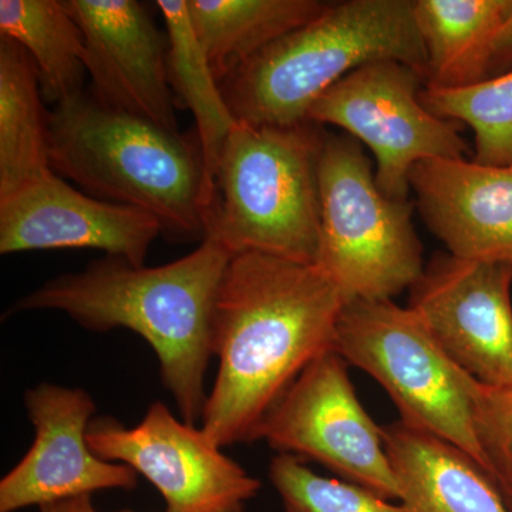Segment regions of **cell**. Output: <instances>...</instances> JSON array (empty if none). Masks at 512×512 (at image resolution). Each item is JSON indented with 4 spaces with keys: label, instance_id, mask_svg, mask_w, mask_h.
Here are the masks:
<instances>
[{
    "label": "cell",
    "instance_id": "1",
    "mask_svg": "<svg viewBox=\"0 0 512 512\" xmlns=\"http://www.w3.org/2000/svg\"><path fill=\"white\" fill-rule=\"evenodd\" d=\"M342 296L315 265L234 255L212 313L218 357L201 429L220 447L258 440L262 421L316 357L333 350Z\"/></svg>",
    "mask_w": 512,
    "mask_h": 512
},
{
    "label": "cell",
    "instance_id": "2",
    "mask_svg": "<svg viewBox=\"0 0 512 512\" xmlns=\"http://www.w3.org/2000/svg\"><path fill=\"white\" fill-rule=\"evenodd\" d=\"M232 256L211 239L184 258L156 268L106 256L83 272L50 279L13 303L9 313L49 309L96 332L133 330L156 352L161 379L181 420L195 426L208 400L205 375L214 356L215 299Z\"/></svg>",
    "mask_w": 512,
    "mask_h": 512
},
{
    "label": "cell",
    "instance_id": "3",
    "mask_svg": "<svg viewBox=\"0 0 512 512\" xmlns=\"http://www.w3.org/2000/svg\"><path fill=\"white\" fill-rule=\"evenodd\" d=\"M53 173L97 200L137 208L173 241H204L212 197L197 131L180 133L79 93L49 111Z\"/></svg>",
    "mask_w": 512,
    "mask_h": 512
},
{
    "label": "cell",
    "instance_id": "4",
    "mask_svg": "<svg viewBox=\"0 0 512 512\" xmlns=\"http://www.w3.org/2000/svg\"><path fill=\"white\" fill-rule=\"evenodd\" d=\"M397 60L426 79L414 0H346L265 47L220 83L239 123L296 126L323 93L353 70Z\"/></svg>",
    "mask_w": 512,
    "mask_h": 512
},
{
    "label": "cell",
    "instance_id": "5",
    "mask_svg": "<svg viewBox=\"0 0 512 512\" xmlns=\"http://www.w3.org/2000/svg\"><path fill=\"white\" fill-rule=\"evenodd\" d=\"M326 131L235 124L222 147L205 239L232 255L258 252L315 265L319 158Z\"/></svg>",
    "mask_w": 512,
    "mask_h": 512
},
{
    "label": "cell",
    "instance_id": "6",
    "mask_svg": "<svg viewBox=\"0 0 512 512\" xmlns=\"http://www.w3.org/2000/svg\"><path fill=\"white\" fill-rule=\"evenodd\" d=\"M320 237L315 266L343 302L392 301L419 281L423 245L413 204L387 197L353 137L325 134L319 158Z\"/></svg>",
    "mask_w": 512,
    "mask_h": 512
},
{
    "label": "cell",
    "instance_id": "7",
    "mask_svg": "<svg viewBox=\"0 0 512 512\" xmlns=\"http://www.w3.org/2000/svg\"><path fill=\"white\" fill-rule=\"evenodd\" d=\"M333 350L386 390L402 423L461 448L495 483L474 421V377L453 362L412 309L393 301L346 303Z\"/></svg>",
    "mask_w": 512,
    "mask_h": 512
},
{
    "label": "cell",
    "instance_id": "8",
    "mask_svg": "<svg viewBox=\"0 0 512 512\" xmlns=\"http://www.w3.org/2000/svg\"><path fill=\"white\" fill-rule=\"evenodd\" d=\"M423 74L397 60L353 70L319 97L309 121L342 128L376 158V183L397 201H409L410 173L429 158H464L457 123L440 119L420 101Z\"/></svg>",
    "mask_w": 512,
    "mask_h": 512
},
{
    "label": "cell",
    "instance_id": "9",
    "mask_svg": "<svg viewBox=\"0 0 512 512\" xmlns=\"http://www.w3.org/2000/svg\"><path fill=\"white\" fill-rule=\"evenodd\" d=\"M258 440L279 454L316 461L386 500H399L382 427L357 399L348 363L335 350L303 370L262 421Z\"/></svg>",
    "mask_w": 512,
    "mask_h": 512
},
{
    "label": "cell",
    "instance_id": "10",
    "mask_svg": "<svg viewBox=\"0 0 512 512\" xmlns=\"http://www.w3.org/2000/svg\"><path fill=\"white\" fill-rule=\"evenodd\" d=\"M87 443L100 458L126 464L160 491L167 512H242L261 490L204 430L156 402L134 427L96 417Z\"/></svg>",
    "mask_w": 512,
    "mask_h": 512
},
{
    "label": "cell",
    "instance_id": "11",
    "mask_svg": "<svg viewBox=\"0 0 512 512\" xmlns=\"http://www.w3.org/2000/svg\"><path fill=\"white\" fill-rule=\"evenodd\" d=\"M512 264L437 254L412 286L407 308L478 382H512Z\"/></svg>",
    "mask_w": 512,
    "mask_h": 512
},
{
    "label": "cell",
    "instance_id": "12",
    "mask_svg": "<svg viewBox=\"0 0 512 512\" xmlns=\"http://www.w3.org/2000/svg\"><path fill=\"white\" fill-rule=\"evenodd\" d=\"M25 404L36 437L26 456L0 481V512L137 487L133 468L103 460L87 443L96 413L89 393L42 383L26 393Z\"/></svg>",
    "mask_w": 512,
    "mask_h": 512
},
{
    "label": "cell",
    "instance_id": "13",
    "mask_svg": "<svg viewBox=\"0 0 512 512\" xmlns=\"http://www.w3.org/2000/svg\"><path fill=\"white\" fill-rule=\"evenodd\" d=\"M82 29L92 96L107 109L178 130L168 43L136 0H64Z\"/></svg>",
    "mask_w": 512,
    "mask_h": 512
},
{
    "label": "cell",
    "instance_id": "14",
    "mask_svg": "<svg viewBox=\"0 0 512 512\" xmlns=\"http://www.w3.org/2000/svg\"><path fill=\"white\" fill-rule=\"evenodd\" d=\"M163 234L147 212L97 200L55 173L0 201V254L45 249H100L143 266Z\"/></svg>",
    "mask_w": 512,
    "mask_h": 512
},
{
    "label": "cell",
    "instance_id": "15",
    "mask_svg": "<svg viewBox=\"0 0 512 512\" xmlns=\"http://www.w3.org/2000/svg\"><path fill=\"white\" fill-rule=\"evenodd\" d=\"M410 190L448 254L512 264V165L429 158L414 165Z\"/></svg>",
    "mask_w": 512,
    "mask_h": 512
},
{
    "label": "cell",
    "instance_id": "16",
    "mask_svg": "<svg viewBox=\"0 0 512 512\" xmlns=\"http://www.w3.org/2000/svg\"><path fill=\"white\" fill-rule=\"evenodd\" d=\"M382 430L403 512H510L494 481L461 448L402 421Z\"/></svg>",
    "mask_w": 512,
    "mask_h": 512
},
{
    "label": "cell",
    "instance_id": "17",
    "mask_svg": "<svg viewBox=\"0 0 512 512\" xmlns=\"http://www.w3.org/2000/svg\"><path fill=\"white\" fill-rule=\"evenodd\" d=\"M511 12L512 0H414L424 87L466 89L490 79L495 39Z\"/></svg>",
    "mask_w": 512,
    "mask_h": 512
},
{
    "label": "cell",
    "instance_id": "18",
    "mask_svg": "<svg viewBox=\"0 0 512 512\" xmlns=\"http://www.w3.org/2000/svg\"><path fill=\"white\" fill-rule=\"evenodd\" d=\"M195 35L218 82L259 52L311 22L320 0H187Z\"/></svg>",
    "mask_w": 512,
    "mask_h": 512
},
{
    "label": "cell",
    "instance_id": "19",
    "mask_svg": "<svg viewBox=\"0 0 512 512\" xmlns=\"http://www.w3.org/2000/svg\"><path fill=\"white\" fill-rule=\"evenodd\" d=\"M43 100L32 57L0 37V201L53 173Z\"/></svg>",
    "mask_w": 512,
    "mask_h": 512
},
{
    "label": "cell",
    "instance_id": "20",
    "mask_svg": "<svg viewBox=\"0 0 512 512\" xmlns=\"http://www.w3.org/2000/svg\"><path fill=\"white\" fill-rule=\"evenodd\" d=\"M156 6L167 28L168 79L178 99L194 114L208 190L214 202L218 161L237 120L222 96L220 82L215 79L207 55L195 35L187 0H157Z\"/></svg>",
    "mask_w": 512,
    "mask_h": 512
},
{
    "label": "cell",
    "instance_id": "21",
    "mask_svg": "<svg viewBox=\"0 0 512 512\" xmlns=\"http://www.w3.org/2000/svg\"><path fill=\"white\" fill-rule=\"evenodd\" d=\"M0 37L32 57L43 99L57 104L83 92L84 37L64 0H0Z\"/></svg>",
    "mask_w": 512,
    "mask_h": 512
},
{
    "label": "cell",
    "instance_id": "22",
    "mask_svg": "<svg viewBox=\"0 0 512 512\" xmlns=\"http://www.w3.org/2000/svg\"><path fill=\"white\" fill-rule=\"evenodd\" d=\"M420 101L440 119L460 121L474 131V161L512 165V70L466 89L423 87Z\"/></svg>",
    "mask_w": 512,
    "mask_h": 512
},
{
    "label": "cell",
    "instance_id": "23",
    "mask_svg": "<svg viewBox=\"0 0 512 512\" xmlns=\"http://www.w3.org/2000/svg\"><path fill=\"white\" fill-rule=\"evenodd\" d=\"M269 477L285 512H403L400 504L349 481L313 473L302 458L278 454Z\"/></svg>",
    "mask_w": 512,
    "mask_h": 512
},
{
    "label": "cell",
    "instance_id": "24",
    "mask_svg": "<svg viewBox=\"0 0 512 512\" xmlns=\"http://www.w3.org/2000/svg\"><path fill=\"white\" fill-rule=\"evenodd\" d=\"M473 402L478 439L498 488L512 476V382L490 386L474 379Z\"/></svg>",
    "mask_w": 512,
    "mask_h": 512
},
{
    "label": "cell",
    "instance_id": "25",
    "mask_svg": "<svg viewBox=\"0 0 512 512\" xmlns=\"http://www.w3.org/2000/svg\"><path fill=\"white\" fill-rule=\"evenodd\" d=\"M510 62H512V12L495 39L491 77L497 70L507 67Z\"/></svg>",
    "mask_w": 512,
    "mask_h": 512
},
{
    "label": "cell",
    "instance_id": "26",
    "mask_svg": "<svg viewBox=\"0 0 512 512\" xmlns=\"http://www.w3.org/2000/svg\"><path fill=\"white\" fill-rule=\"evenodd\" d=\"M40 512H100L94 508L92 495H83V497L70 498V500L60 501V503L45 505L40 507ZM134 512V511H120Z\"/></svg>",
    "mask_w": 512,
    "mask_h": 512
},
{
    "label": "cell",
    "instance_id": "27",
    "mask_svg": "<svg viewBox=\"0 0 512 512\" xmlns=\"http://www.w3.org/2000/svg\"><path fill=\"white\" fill-rule=\"evenodd\" d=\"M498 490H500L501 495H503L508 510L512 512V476L504 480L503 483L498 484Z\"/></svg>",
    "mask_w": 512,
    "mask_h": 512
}]
</instances>
